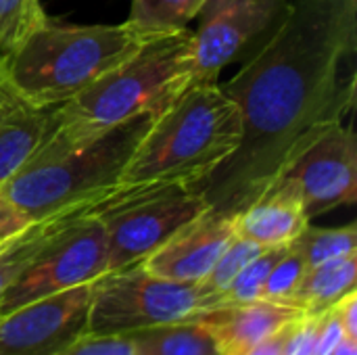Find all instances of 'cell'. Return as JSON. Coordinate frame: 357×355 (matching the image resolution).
Here are the masks:
<instances>
[{"mask_svg":"<svg viewBox=\"0 0 357 355\" xmlns=\"http://www.w3.org/2000/svg\"><path fill=\"white\" fill-rule=\"evenodd\" d=\"M339 320L345 328V335L357 339V291L347 293L339 303H335Z\"/></svg>","mask_w":357,"mask_h":355,"instance_id":"obj_28","label":"cell"},{"mask_svg":"<svg viewBox=\"0 0 357 355\" xmlns=\"http://www.w3.org/2000/svg\"><path fill=\"white\" fill-rule=\"evenodd\" d=\"M192 184L146 182L119 186L90 205L107 234V272L144 262L176 230L207 211Z\"/></svg>","mask_w":357,"mask_h":355,"instance_id":"obj_6","label":"cell"},{"mask_svg":"<svg viewBox=\"0 0 357 355\" xmlns=\"http://www.w3.org/2000/svg\"><path fill=\"white\" fill-rule=\"evenodd\" d=\"M205 0H132L128 23L144 38H159L186 29Z\"/></svg>","mask_w":357,"mask_h":355,"instance_id":"obj_18","label":"cell"},{"mask_svg":"<svg viewBox=\"0 0 357 355\" xmlns=\"http://www.w3.org/2000/svg\"><path fill=\"white\" fill-rule=\"evenodd\" d=\"M241 136V111L224 88L218 82L192 84L153 119L123 172L121 186L199 184L238 149Z\"/></svg>","mask_w":357,"mask_h":355,"instance_id":"obj_3","label":"cell"},{"mask_svg":"<svg viewBox=\"0 0 357 355\" xmlns=\"http://www.w3.org/2000/svg\"><path fill=\"white\" fill-rule=\"evenodd\" d=\"M324 312L322 314H303L291 326L284 355H314L318 335L322 328Z\"/></svg>","mask_w":357,"mask_h":355,"instance_id":"obj_25","label":"cell"},{"mask_svg":"<svg viewBox=\"0 0 357 355\" xmlns=\"http://www.w3.org/2000/svg\"><path fill=\"white\" fill-rule=\"evenodd\" d=\"M287 247L289 245L268 247L264 253H259L251 264H247L243 268V272L232 280V285L209 308H218V305H238V303H251V301L261 299V289L266 285V278H268L270 270L274 268V264L282 257V253L287 251Z\"/></svg>","mask_w":357,"mask_h":355,"instance_id":"obj_22","label":"cell"},{"mask_svg":"<svg viewBox=\"0 0 357 355\" xmlns=\"http://www.w3.org/2000/svg\"><path fill=\"white\" fill-rule=\"evenodd\" d=\"M291 0H205L195 31V84H215L222 69L257 54L282 27Z\"/></svg>","mask_w":357,"mask_h":355,"instance_id":"obj_9","label":"cell"},{"mask_svg":"<svg viewBox=\"0 0 357 355\" xmlns=\"http://www.w3.org/2000/svg\"><path fill=\"white\" fill-rule=\"evenodd\" d=\"M46 21L40 0H0V56L13 54Z\"/></svg>","mask_w":357,"mask_h":355,"instance_id":"obj_21","label":"cell"},{"mask_svg":"<svg viewBox=\"0 0 357 355\" xmlns=\"http://www.w3.org/2000/svg\"><path fill=\"white\" fill-rule=\"evenodd\" d=\"M305 272H307V264H305L303 255L293 245H289L287 251L282 253V257L270 270L266 285L261 289V299L272 301V303L291 305Z\"/></svg>","mask_w":357,"mask_h":355,"instance_id":"obj_23","label":"cell"},{"mask_svg":"<svg viewBox=\"0 0 357 355\" xmlns=\"http://www.w3.org/2000/svg\"><path fill=\"white\" fill-rule=\"evenodd\" d=\"M234 236V216L207 209L176 230L142 266L155 276L197 285L209 274Z\"/></svg>","mask_w":357,"mask_h":355,"instance_id":"obj_12","label":"cell"},{"mask_svg":"<svg viewBox=\"0 0 357 355\" xmlns=\"http://www.w3.org/2000/svg\"><path fill=\"white\" fill-rule=\"evenodd\" d=\"M195 84V31L146 40L136 52L52 113L36 153L79 144L136 115L159 117Z\"/></svg>","mask_w":357,"mask_h":355,"instance_id":"obj_2","label":"cell"},{"mask_svg":"<svg viewBox=\"0 0 357 355\" xmlns=\"http://www.w3.org/2000/svg\"><path fill=\"white\" fill-rule=\"evenodd\" d=\"M92 282L0 316V355H54L88 335Z\"/></svg>","mask_w":357,"mask_h":355,"instance_id":"obj_11","label":"cell"},{"mask_svg":"<svg viewBox=\"0 0 357 355\" xmlns=\"http://www.w3.org/2000/svg\"><path fill=\"white\" fill-rule=\"evenodd\" d=\"M278 178L293 182L307 218L322 216L357 201V138L337 121L314 136L282 167Z\"/></svg>","mask_w":357,"mask_h":355,"instance_id":"obj_10","label":"cell"},{"mask_svg":"<svg viewBox=\"0 0 357 355\" xmlns=\"http://www.w3.org/2000/svg\"><path fill=\"white\" fill-rule=\"evenodd\" d=\"M199 310L197 285L151 274L142 262L107 272L92 282L88 335L126 337L136 331L172 324Z\"/></svg>","mask_w":357,"mask_h":355,"instance_id":"obj_7","label":"cell"},{"mask_svg":"<svg viewBox=\"0 0 357 355\" xmlns=\"http://www.w3.org/2000/svg\"><path fill=\"white\" fill-rule=\"evenodd\" d=\"M153 119L136 115L79 144L33 153L0 192L29 224L90 207L121 186L123 172Z\"/></svg>","mask_w":357,"mask_h":355,"instance_id":"obj_4","label":"cell"},{"mask_svg":"<svg viewBox=\"0 0 357 355\" xmlns=\"http://www.w3.org/2000/svg\"><path fill=\"white\" fill-rule=\"evenodd\" d=\"M310 224L299 188L276 178L253 203L234 216L236 234L261 247L291 245Z\"/></svg>","mask_w":357,"mask_h":355,"instance_id":"obj_14","label":"cell"},{"mask_svg":"<svg viewBox=\"0 0 357 355\" xmlns=\"http://www.w3.org/2000/svg\"><path fill=\"white\" fill-rule=\"evenodd\" d=\"M54 355H136L130 337H96L84 335L69 347Z\"/></svg>","mask_w":357,"mask_h":355,"instance_id":"obj_24","label":"cell"},{"mask_svg":"<svg viewBox=\"0 0 357 355\" xmlns=\"http://www.w3.org/2000/svg\"><path fill=\"white\" fill-rule=\"evenodd\" d=\"M301 316L303 312L295 305L257 299L251 303L195 310L186 320L211 335L220 355H247L259 341Z\"/></svg>","mask_w":357,"mask_h":355,"instance_id":"obj_13","label":"cell"},{"mask_svg":"<svg viewBox=\"0 0 357 355\" xmlns=\"http://www.w3.org/2000/svg\"><path fill=\"white\" fill-rule=\"evenodd\" d=\"M128 337L136 355H220L211 335L186 318L136 331Z\"/></svg>","mask_w":357,"mask_h":355,"instance_id":"obj_17","label":"cell"},{"mask_svg":"<svg viewBox=\"0 0 357 355\" xmlns=\"http://www.w3.org/2000/svg\"><path fill=\"white\" fill-rule=\"evenodd\" d=\"M291 245L303 255L307 268H314L324 262L357 253V226L347 224L341 228H318L307 224Z\"/></svg>","mask_w":357,"mask_h":355,"instance_id":"obj_20","label":"cell"},{"mask_svg":"<svg viewBox=\"0 0 357 355\" xmlns=\"http://www.w3.org/2000/svg\"><path fill=\"white\" fill-rule=\"evenodd\" d=\"M345 328L339 320V314H337V308L333 305L331 310L324 312V320H322V328H320V335H318V343H316V349L314 355H333L335 347L345 339Z\"/></svg>","mask_w":357,"mask_h":355,"instance_id":"obj_26","label":"cell"},{"mask_svg":"<svg viewBox=\"0 0 357 355\" xmlns=\"http://www.w3.org/2000/svg\"><path fill=\"white\" fill-rule=\"evenodd\" d=\"M6 239H8V236H6ZM2 241H4V239H0V243H2Z\"/></svg>","mask_w":357,"mask_h":355,"instance_id":"obj_31","label":"cell"},{"mask_svg":"<svg viewBox=\"0 0 357 355\" xmlns=\"http://www.w3.org/2000/svg\"><path fill=\"white\" fill-rule=\"evenodd\" d=\"M268 247H261L249 239L243 236H234L230 241V245L224 249V253L218 257V262L213 264V268L209 270V274L197 282V291H199V310L213 305V301L232 285V280L243 272V268L247 264H251L259 253H264Z\"/></svg>","mask_w":357,"mask_h":355,"instance_id":"obj_19","label":"cell"},{"mask_svg":"<svg viewBox=\"0 0 357 355\" xmlns=\"http://www.w3.org/2000/svg\"><path fill=\"white\" fill-rule=\"evenodd\" d=\"M25 226H29V222L0 192V239H6L15 232L23 230Z\"/></svg>","mask_w":357,"mask_h":355,"instance_id":"obj_27","label":"cell"},{"mask_svg":"<svg viewBox=\"0 0 357 355\" xmlns=\"http://www.w3.org/2000/svg\"><path fill=\"white\" fill-rule=\"evenodd\" d=\"M333 355H357V339L345 337V339L335 347Z\"/></svg>","mask_w":357,"mask_h":355,"instance_id":"obj_30","label":"cell"},{"mask_svg":"<svg viewBox=\"0 0 357 355\" xmlns=\"http://www.w3.org/2000/svg\"><path fill=\"white\" fill-rule=\"evenodd\" d=\"M220 86L241 111V144L192 186L209 209L236 216L299 149L351 113L357 0H291L289 17L274 38Z\"/></svg>","mask_w":357,"mask_h":355,"instance_id":"obj_1","label":"cell"},{"mask_svg":"<svg viewBox=\"0 0 357 355\" xmlns=\"http://www.w3.org/2000/svg\"><path fill=\"white\" fill-rule=\"evenodd\" d=\"M102 274H107V234L102 224L84 211L52 234L17 274L0 299V316L25 303L94 282Z\"/></svg>","mask_w":357,"mask_h":355,"instance_id":"obj_8","label":"cell"},{"mask_svg":"<svg viewBox=\"0 0 357 355\" xmlns=\"http://www.w3.org/2000/svg\"><path fill=\"white\" fill-rule=\"evenodd\" d=\"M295 322V320H293ZM293 322H289L287 326H282L280 331H276L274 335L266 337L264 341H259L247 355H284V347H287V339L291 333Z\"/></svg>","mask_w":357,"mask_h":355,"instance_id":"obj_29","label":"cell"},{"mask_svg":"<svg viewBox=\"0 0 357 355\" xmlns=\"http://www.w3.org/2000/svg\"><path fill=\"white\" fill-rule=\"evenodd\" d=\"M357 253H349L320 266L307 268L291 305L303 314H322L356 291Z\"/></svg>","mask_w":357,"mask_h":355,"instance_id":"obj_16","label":"cell"},{"mask_svg":"<svg viewBox=\"0 0 357 355\" xmlns=\"http://www.w3.org/2000/svg\"><path fill=\"white\" fill-rule=\"evenodd\" d=\"M54 109L23 100L0 119V188L33 157L52 128Z\"/></svg>","mask_w":357,"mask_h":355,"instance_id":"obj_15","label":"cell"},{"mask_svg":"<svg viewBox=\"0 0 357 355\" xmlns=\"http://www.w3.org/2000/svg\"><path fill=\"white\" fill-rule=\"evenodd\" d=\"M146 40L128 21L67 25L48 17L4 59L15 90L36 107L56 109L109 73Z\"/></svg>","mask_w":357,"mask_h":355,"instance_id":"obj_5","label":"cell"}]
</instances>
